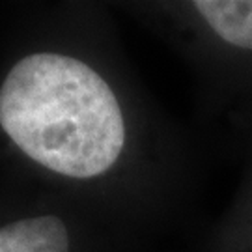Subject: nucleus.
Masks as SVG:
<instances>
[{"label": "nucleus", "instance_id": "3", "mask_svg": "<svg viewBox=\"0 0 252 252\" xmlns=\"http://www.w3.org/2000/svg\"><path fill=\"white\" fill-rule=\"evenodd\" d=\"M192 6L220 39L252 51V0H198Z\"/></svg>", "mask_w": 252, "mask_h": 252}, {"label": "nucleus", "instance_id": "2", "mask_svg": "<svg viewBox=\"0 0 252 252\" xmlns=\"http://www.w3.org/2000/svg\"><path fill=\"white\" fill-rule=\"evenodd\" d=\"M0 252H69V234L58 217H28L0 228Z\"/></svg>", "mask_w": 252, "mask_h": 252}, {"label": "nucleus", "instance_id": "1", "mask_svg": "<svg viewBox=\"0 0 252 252\" xmlns=\"http://www.w3.org/2000/svg\"><path fill=\"white\" fill-rule=\"evenodd\" d=\"M0 127L32 161L77 180L107 172L126 144L108 82L56 53L28 54L11 67L0 86Z\"/></svg>", "mask_w": 252, "mask_h": 252}]
</instances>
